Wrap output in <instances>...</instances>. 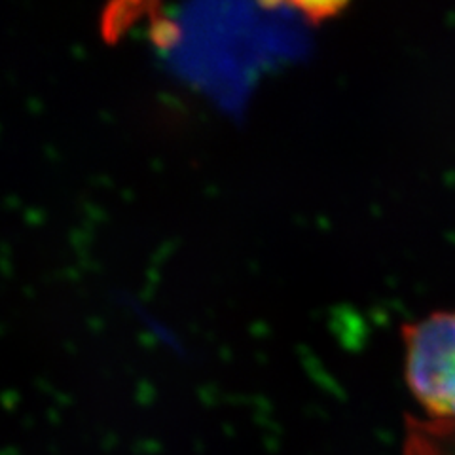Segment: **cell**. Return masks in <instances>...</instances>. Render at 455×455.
<instances>
[{"instance_id":"1","label":"cell","mask_w":455,"mask_h":455,"mask_svg":"<svg viewBox=\"0 0 455 455\" xmlns=\"http://www.w3.org/2000/svg\"><path fill=\"white\" fill-rule=\"evenodd\" d=\"M404 376L431 429L455 435V309L404 324Z\"/></svg>"}]
</instances>
